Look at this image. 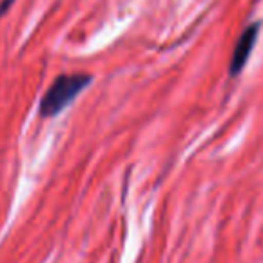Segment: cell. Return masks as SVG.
Wrapping results in <instances>:
<instances>
[{"label":"cell","instance_id":"6da1fadb","mask_svg":"<svg viewBox=\"0 0 263 263\" xmlns=\"http://www.w3.org/2000/svg\"><path fill=\"white\" fill-rule=\"evenodd\" d=\"M91 83V76L86 73H70V76H59L54 84L49 88L45 97L42 99L40 111L43 117H54L61 113L88 84Z\"/></svg>","mask_w":263,"mask_h":263},{"label":"cell","instance_id":"7a4b0ae2","mask_svg":"<svg viewBox=\"0 0 263 263\" xmlns=\"http://www.w3.org/2000/svg\"><path fill=\"white\" fill-rule=\"evenodd\" d=\"M258 32H260V24H251L238 38V43H236L235 50H233L231 65H229V73L231 76H238L243 70V66H246V63L249 61V55L253 52L254 45H256Z\"/></svg>","mask_w":263,"mask_h":263},{"label":"cell","instance_id":"3957f363","mask_svg":"<svg viewBox=\"0 0 263 263\" xmlns=\"http://www.w3.org/2000/svg\"><path fill=\"white\" fill-rule=\"evenodd\" d=\"M11 2H13V0H6L4 4H0V13H4V9H7V6H9Z\"/></svg>","mask_w":263,"mask_h":263}]
</instances>
